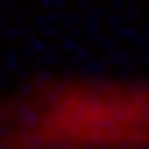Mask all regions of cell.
<instances>
[{
    "instance_id": "1",
    "label": "cell",
    "mask_w": 149,
    "mask_h": 149,
    "mask_svg": "<svg viewBox=\"0 0 149 149\" xmlns=\"http://www.w3.org/2000/svg\"><path fill=\"white\" fill-rule=\"evenodd\" d=\"M0 149H149V78L36 71L0 92Z\"/></svg>"
}]
</instances>
